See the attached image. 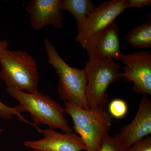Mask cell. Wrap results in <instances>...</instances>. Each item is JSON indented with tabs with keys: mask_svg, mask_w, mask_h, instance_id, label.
<instances>
[{
	"mask_svg": "<svg viewBox=\"0 0 151 151\" xmlns=\"http://www.w3.org/2000/svg\"><path fill=\"white\" fill-rule=\"evenodd\" d=\"M127 43L138 49L151 47V18L140 24L134 26L128 32L126 37Z\"/></svg>",
	"mask_w": 151,
	"mask_h": 151,
	"instance_id": "cell-12",
	"label": "cell"
},
{
	"mask_svg": "<svg viewBox=\"0 0 151 151\" xmlns=\"http://www.w3.org/2000/svg\"><path fill=\"white\" fill-rule=\"evenodd\" d=\"M60 8L61 11H67L72 14L78 29L95 7L90 0H60Z\"/></svg>",
	"mask_w": 151,
	"mask_h": 151,
	"instance_id": "cell-13",
	"label": "cell"
},
{
	"mask_svg": "<svg viewBox=\"0 0 151 151\" xmlns=\"http://www.w3.org/2000/svg\"><path fill=\"white\" fill-rule=\"evenodd\" d=\"M65 113L73 122V129L83 141L87 151H98L109 136L112 117L105 108L84 109L72 103L64 102Z\"/></svg>",
	"mask_w": 151,
	"mask_h": 151,
	"instance_id": "cell-3",
	"label": "cell"
},
{
	"mask_svg": "<svg viewBox=\"0 0 151 151\" xmlns=\"http://www.w3.org/2000/svg\"><path fill=\"white\" fill-rule=\"evenodd\" d=\"M124 66L122 78L134 84L136 93L151 95V53L150 52H134L124 55L122 60Z\"/></svg>",
	"mask_w": 151,
	"mask_h": 151,
	"instance_id": "cell-7",
	"label": "cell"
},
{
	"mask_svg": "<svg viewBox=\"0 0 151 151\" xmlns=\"http://www.w3.org/2000/svg\"><path fill=\"white\" fill-rule=\"evenodd\" d=\"M9 45V42L7 40H4L0 41V47H2L8 46Z\"/></svg>",
	"mask_w": 151,
	"mask_h": 151,
	"instance_id": "cell-19",
	"label": "cell"
},
{
	"mask_svg": "<svg viewBox=\"0 0 151 151\" xmlns=\"http://www.w3.org/2000/svg\"><path fill=\"white\" fill-rule=\"evenodd\" d=\"M127 9L126 0H111L101 3L89 14L82 27L77 29L76 40L80 43L95 35L114 23Z\"/></svg>",
	"mask_w": 151,
	"mask_h": 151,
	"instance_id": "cell-6",
	"label": "cell"
},
{
	"mask_svg": "<svg viewBox=\"0 0 151 151\" xmlns=\"http://www.w3.org/2000/svg\"><path fill=\"white\" fill-rule=\"evenodd\" d=\"M151 134V101L146 95H144L133 121L122 127L116 136L129 148L136 142Z\"/></svg>",
	"mask_w": 151,
	"mask_h": 151,
	"instance_id": "cell-11",
	"label": "cell"
},
{
	"mask_svg": "<svg viewBox=\"0 0 151 151\" xmlns=\"http://www.w3.org/2000/svg\"><path fill=\"white\" fill-rule=\"evenodd\" d=\"M44 41L48 62L59 77L58 92L60 97L64 102L89 109L85 94L87 80L84 69L70 67L60 57L50 41L45 38Z\"/></svg>",
	"mask_w": 151,
	"mask_h": 151,
	"instance_id": "cell-4",
	"label": "cell"
},
{
	"mask_svg": "<svg viewBox=\"0 0 151 151\" xmlns=\"http://www.w3.org/2000/svg\"><path fill=\"white\" fill-rule=\"evenodd\" d=\"M127 9L132 8L142 7L145 6H150L151 4V0H126Z\"/></svg>",
	"mask_w": 151,
	"mask_h": 151,
	"instance_id": "cell-18",
	"label": "cell"
},
{
	"mask_svg": "<svg viewBox=\"0 0 151 151\" xmlns=\"http://www.w3.org/2000/svg\"><path fill=\"white\" fill-rule=\"evenodd\" d=\"M3 131H4L3 129H1V128H0V135L2 133V132H3Z\"/></svg>",
	"mask_w": 151,
	"mask_h": 151,
	"instance_id": "cell-20",
	"label": "cell"
},
{
	"mask_svg": "<svg viewBox=\"0 0 151 151\" xmlns=\"http://www.w3.org/2000/svg\"><path fill=\"white\" fill-rule=\"evenodd\" d=\"M128 151H151V137H147L138 141L128 148Z\"/></svg>",
	"mask_w": 151,
	"mask_h": 151,
	"instance_id": "cell-17",
	"label": "cell"
},
{
	"mask_svg": "<svg viewBox=\"0 0 151 151\" xmlns=\"http://www.w3.org/2000/svg\"><path fill=\"white\" fill-rule=\"evenodd\" d=\"M60 0H32L26 8L30 24L34 30L52 25L58 29L62 27L63 12L60 8Z\"/></svg>",
	"mask_w": 151,
	"mask_h": 151,
	"instance_id": "cell-10",
	"label": "cell"
},
{
	"mask_svg": "<svg viewBox=\"0 0 151 151\" xmlns=\"http://www.w3.org/2000/svg\"><path fill=\"white\" fill-rule=\"evenodd\" d=\"M7 47H0V78L7 87L37 93L39 76L35 60L25 51H12Z\"/></svg>",
	"mask_w": 151,
	"mask_h": 151,
	"instance_id": "cell-2",
	"label": "cell"
},
{
	"mask_svg": "<svg viewBox=\"0 0 151 151\" xmlns=\"http://www.w3.org/2000/svg\"><path fill=\"white\" fill-rule=\"evenodd\" d=\"M43 138L36 141H26L24 145L34 151H87L81 138L76 133L61 134L53 129L47 128L37 130Z\"/></svg>",
	"mask_w": 151,
	"mask_h": 151,
	"instance_id": "cell-9",
	"label": "cell"
},
{
	"mask_svg": "<svg viewBox=\"0 0 151 151\" xmlns=\"http://www.w3.org/2000/svg\"><path fill=\"white\" fill-rule=\"evenodd\" d=\"M98 151H128V148L116 135L108 136L104 139Z\"/></svg>",
	"mask_w": 151,
	"mask_h": 151,
	"instance_id": "cell-15",
	"label": "cell"
},
{
	"mask_svg": "<svg viewBox=\"0 0 151 151\" xmlns=\"http://www.w3.org/2000/svg\"><path fill=\"white\" fill-rule=\"evenodd\" d=\"M109 114L115 119H121L127 115L128 105L124 100L115 99L110 102L108 106Z\"/></svg>",
	"mask_w": 151,
	"mask_h": 151,
	"instance_id": "cell-14",
	"label": "cell"
},
{
	"mask_svg": "<svg viewBox=\"0 0 151 151\" xmlns=\"http://www.w3.org/2000/svg\"><path fill=\"white\" fill-rule=\"evenodd\" d=\"M6 90L18 101L19 104L14 108L19 113H29L36 126L47 125L50 129H60L65 133L73 132L63 116L64 108L50 96L39 92L26 93L12 87H7Z\"/></svg>",
	"mask_w": 151,
	"mask_h": 151,
	"instance_id": "cell-1",
	"label": "cell"
},
{
	"mask_svg": "<svg viewBox=\"0 0 151 151\" xmlns=\"http://www.w3.org/2000/svg\"><path fill=\"white\" fill-rule=\"evenodd\" d=\"M120 68L115 60L89 58L84 69L87 80L85 94L89 108H105L108 86L122 78Z\"/></svg>",
	"mask_w": 151,
	"mask_h": 151,
	"instance_id": "cell-5",
	"label": "cell"
},
{
	"mask_svg": "<svg viewBox=\"0 0 151 151\" xmlns=\"http://www.w3.org/2000/svg\"><path fill=\"white\" fill-rule=\"evenodd\" d=\"M89 58H109L122 61L120 28L113 23L100 32L80 43Z\"/></svg>",
	"mask_w": 151,
	"mask_h": 151,
	"instance_id": "cell-8",
	"label": "cell"
},
{
	"mask_svg": "<svg viewBox=\"0 0 151 151\" xmlns=\"http://www.w3.org/2000/svg\"><path fill=\"white\" fill-rule=\"evenodd\" d=\"M14 115H16L18 118L19 120L21 122L30 124L33 127H35L36 129L38 127L35 125L34 123H31L26 119H25L22 113H19L14 107H9L0 101V118L4 120H10Z\"/></svg>",
	"mask_w": 151,
	"mask_h": 151,
	"instance_id": "cell-16",
	"label": "cell"
}]
</instances>
